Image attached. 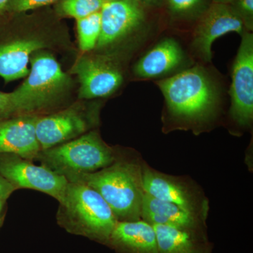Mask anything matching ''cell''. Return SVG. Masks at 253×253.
Instances as JSON below:
<instances>
[{"mask_svg":"<svg viewBox=\"0 0 253 253\" xmlns=\"http://www.w3.org/2000/svg\"><path fill=\"white\" fill-rule=\"evenodd\" d=\"M233 0H212V2L219 3V4H229Z\"/></svg>","mask_w":253,"mask_h":253,"instance_id":"83f0119b","label":"cell"},{"mask_svg":"<svg viewBox=\"0 0 253 253\" xmlns=\"http://www.w3.org/2000/svg\"><path fill=\"white\" fill-rule=\"evenodd\" d=\"M145 13L137 0L106 1L101 10V33L96 49L116 44L144 24Z\"/></svg>","mask_w":253,"mask_h":253,"instance_id":"8fae6325","label":"cell"},{"mask_svg":"<svg viewBox=\"0 0 253 253\" xmlns=\"http://www.w3.org/2000/svg\"><path fill=\"white\" fill-rule=\"evenodd\" d=\"M37 118L36 115L26 114L0 119V154L36 158L41 151L36 136Z\"/></svg>","mask_w":253,"mask_h":253,"instance_id":"5bb4252c","label":"cell"},{"mask_svg":"<svg viewBox=\"0 0 253 253\" xmlns=\"http://www.w3.org/2000/svg\"><path fill=\"white\" fill-rule=\"evenodd\" d=\"M76 21L80 49L83 52L95 49L101 33V11Z\"/></svg>","mask_w":253,"mask_h":253,"instance_id":"d6986e66","label":"cell"},{"mask_svg":"<svg viewBox=\"0 0 253 253\" xmlns=\"http://www.w3.org/2000/svg\"><path fill=\"white\" fill-rule=\"evenodd\" d=\"M184 54L177 42L164 40L144 55L134 66V73L142 78L158 77L175 69Z\"/></svg>","mask_w":253,"mask_h":253,"instance_id":"ac0fdd59","label":"cell"},{"mask_svg":"<svg viewBox=\"0 0 253 253\" xmlns=\"http://www.w3.org/2000/svg\"><path fill=\"white\" fill-rule=\"evenodd\" d=\"M9 0H0V21L7 15V6Z\"/></svg>","mask_w":253,"mask_h":253,"instance_id":"484cf974","label":"cell"},{"mask_svg":"<svg viewBox=\"0 0 253 253\" xmlns=\"http://www.w3.org/2000/svg\"><path fill=\"white\" fill-rule=\"evenodd\" d=\"M54 22L43 14L24 13L0 21V77L5 83L27 77L32 55L54 45Z\"/></svg>","mask_w":253,"mask_h":253,"instance_id":"6da1fadb","label":"cell"},{"mask_svg":"<svg viewBox=\"0 0 253 253\" xmlns=\"http://www.w3.org/2000/svg\"><path fill=\"white\" fill-rule=\"evenodd\" d=\"M17 188L0 174V199L6 201L10 195Z\"/></svg>","mask_w":253,"mask_h":253,"instance_id":"d4e9b609","label":"cell"},{"mask_svg":"<svg viewBox=\"0 0 253 253\" xmlns=\"http://www.w3.org/2000/svg\"><path fill=\"white\" fill-rule=\"evenodd\" d=\"M31 68L26 79L17 89L10 92L16 115L51 109L69 94L71 78L63 72L56 58L45 51L32 55Z\"/></svg>","mask_w":253,"mask_h":253,"instance_id":"3957f363","label":"cell"},{"mask_svg":"<svg viewBox=\"0 0 253 253\" xmlns=\"http://www.w3.org/2000/svg\"><path fill=\"white\" fill-rule=\"evenodd\" d=\"M16 116L11 94L0 91V119Z\"/></svg>","mask_w":253,"mask_h":253,"instance_id":"cb8c5ba5","label":"cell"},{"mask_svg":"<svg viewBox=\"0 0 253 253\" xmlns=\"http://www.w3.org/2000/svg\"><path fill=\"white\" fill-rule=\"evenodd\" d=\"M242 40L234 66L230 88L231 115L239 126H250L253 120V36L249 31Z\"/></svg>","mask_w":253,"mask_h":253,"instance_id":"30bf717a","label":"cell"},{"mask_svg":"<svg viewBox=\"0 0 253 253\" xmlns=\"http://www.w3.org/2000/svg\"><path fill=\"white\" fill-rule=\"evenodd\" d=\"M0 174L18 189H30L49 195L59 202L62 200L68 181L64 176L31 160L13 154L0 156Z\"/></svg>","mask_w":253,"mask_h":253,"instance_id":"ba28073f","label":"cell"},{"mask_svg":"<svg viewBox=\"0 0 253 253\" xmlns=\"http://www.w3.org/2000/svg\"><path fill=\"white\" fill-rule=\"evenodd\" d=\"M5 202H6V201H4V200L0 199V213H1V211H2Z\"/></svg>","mask_w":253,"mask_h":253,"instance_id":"f1b7e54d","label":"cell"},{"mask_svg":"<svg viewBox=\"0 0 253 253\" xmlns=\"http://www.w3.org/2000/svg\"><path fill=\"white\" fill-rule=\"evenodd\" d=\"M114 150L91 131L67 142L42 150L36 158L48 169L70 179L108 167L116 159Z\"/></svg>","mask_w":253,"mask_h":253,"instance_id":"5b68a950","label":"cell"},{"mask_svg":"<svg viewBox=\"0 0 253 253\" xmlns=\"http://www.w3.org/2000/svg\"><path fill=\"white\" fill-rule=\"evenodd\" d=\"M172 14L179 17L201 16L208 9L207 0H167Z\"/></svg>","mask_w":253,"mask_h":253,"instance_id":"44dd1931","label":"cell"},{"mask_svg":"<svg viewBox=\"0 0 253 253\" xmlns=\"http://www.w3.org/2000/svg\"><path fill=\"white\" fill-rule=\"evenodd\" d=\"M108 244L122 253H158L154 226L141 219L118 221Z\"/></svg>","mask_w":253,"mask_h":253,"instance_id":"2e32d148","label":"cell"},{"mask_svg":"<svg viewBox=\"0 0 253 253\" xmlns=\"http://www.w3.org/2000/svg\"><path fill=\"white\" fill-rule=\"evenodd\" d=\"M234 13L241 20L246 31L253 28V0H233L229 4Z\"/></svg>","mask_w":253,"mask_h":253,"instance_id":"7402d4cb","label":"cell"},{"mask_svg":"<svg viewBox=\"0 0 253 253\" xmlns=\"http://www.w3.org/2000/svg\"><path fill=\"white\" fill-rule=\"evenodd\" d=\"M245 31L244 23L229 4L212 2L199 17L193 44L201 57L210 62L214 41L231 32L241 35Z\"/></svg>","mask_w":253,"mask_h":253,"instance_id":"4fadbf2b","label":"cell"},{"mask_svg":"<svg viewBox=\"0 0 253 253\" xmlns=\"http://www.w3.org/2000/svg\"><path fill=\"white\" fill-rule=\"evenodd\" d=\"M168 109L176 117L200 121L212 113L217 93L212 80L202 68L186 70L158 83Z\"/></svg>","mask_w":253,"mask_h":253,"instance_id":"8992f818","label":"cell"},{"mask_svg":"<svg viewBox=\"0 0 253 253\" xmlns=\"http://www.w3.org/2000/svg\"><path fill=\"white\" fill-rule=\"evenodd\" d=\"M142 163L138 158H116L108 167L68 181L83 183L97 191L118 221L139 220L145 194Z\"/></svg>","mask_w":253,"mask_h":253,"instance_id":"7a4b0ae2","label":"cell"},{"mask_svg":"<svg viewBox=\"0 0 253 253\" xmlns=\"http://www.w3.org/2000/svg\"><path fill=\"white\" fill-rule=\"evenodd\" d=\"M105 1H112V0H104Z\"/></svg>","mask_w":253,"mask_h":253,"instance_id":"f546056e","label":"cell"},{"mask_svg":"<svg viewBox=\"0 0 253 253\" xmlns=\"http://www.w3.org/2000/svg\"><path fill=\"white\" fill-rule=\"evenodd\" d=\"M72 70L79 81L78 95L81 99L107 97L117 91L123 82L122 70L107 55H83Z\"/></svg>","mask_w":253,"mask_h":253,"instance_id":"9c48e42d","label":"cell"},{"mask_svg":"<svg viewBox=\"0 0 253 253\" xmlns=\"http://www.w3.org/2000/svg\"><path fill=\"white\" fill-rule=\"evenodd\" d=\"M145 192L153 197L172 203L207 219L209 202L204 193L194 181L183 176L165 174L142 163Z\"/></svg>","mask_w":253,"mask_h":253,"instance_id":"52a82bcc","label":"cell"},{"mask_svg":"<svg viewBox=\"0 0 253 253\" xmlns=\"http://www.w3.org/2000/svg\"><path fill=\"white\" fill-rule=\"evenodd\" d=\"M141 4H147L149 6H161L163 0H137Z\"/></svg>","mask_w":253,"mask_h":253,"instance_id":"4316f807","label":"cell"},{"mask_svg":"<svg viewBox=\"0 0 253 253\" xmlns=\"http://www.w3.org/2000/svg\"><path fill=\"white\" fill-rule=\"evenodd\" d=\"M59 204L57 215L63 224L108 244L118 219L97 191L83 183L68 181Z\"/></svg>","mask_w":253,"mask_h":253,"instance_id":"277c9868","label":"cell"},{"mask_svg":"<svg viewBox=\"0 0 253 253\" xmlns=\"http://www.w3.org/2000/svg\"><path fill=\"white\" fill-rule=\"evenodd\" d=\"M59 0H9L7 14H22L58 2Z\"/></svg>","mask_w":253,"mask_h":253,"instance_id":"603a6c76","label":"cell"},{"mask_svg":"<svg viewBox=\"0 0 253 253\" xmlns=\"http://www.w3.org/2000/svg\"><path fill=\"white\" fill-rule=\"evenodd\" d=\"M141 219L152 225L179 229L206 230V219L172 203L153 197L145 192Z\"/></svg>","mask_w":253,"mask_h":253,"instance_id":"9a60e30c","label":"cell"},{"mask_svg":"<svg viewBox=\"0 0 253 253\" xmlns=\"http://www.w3.org/2000/svg\"><path fill=\"white\" fill-rule=\"evenodd\" d=\"M153 226L157 238L158 253H212L206 230Z\"/></svg>","mask_w":253,"mask_h":253,"instance_id":"e0dca14e","label":"cell"},{"mask_svg":"<svg viewBox=\"0 0 253 253\" xmlns=\"http://www.w3.org/2000/svg\"><path fill=\"white\" fill-rule=\"evenodd\" d=\"M91 124V118L86 116L80 106H73L59 112L38 116L36 132L41 151L85 134Z\"/></svg>","mask_w":253,"mask_h":253,"instance_id":"7c38bea8","label":"cell"},{"mask_svg":"<svg viewBox=\"0 0 253 253\" xmlns=\"http://www.w3.org/2000/svg\"><path fill=\"white\" fill-rule=\"evenodd\" d=\"M104 0H59L56 14L62 17L81 19L101 11Z\"/></svg>","mask_w":253,"mask_h":253,"instance_id":"ffe728a7","label":"cell"}]
</instances>
